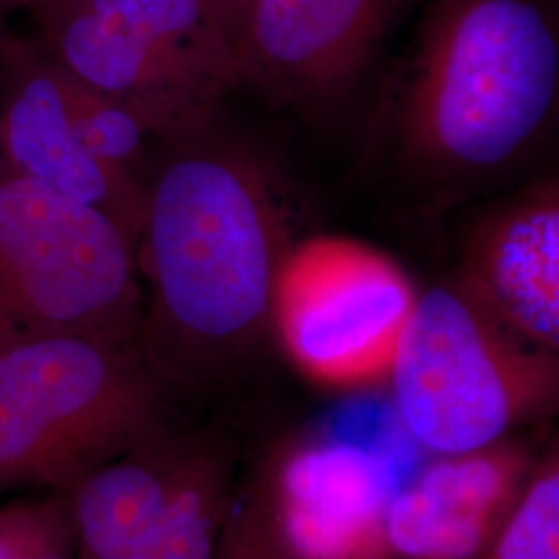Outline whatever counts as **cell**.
Masks as SVG:
<instances>
[{
	"label": "cell",
	"mask_w": 559,
	"mask_h": 559,
	"mask_svg": "<svg viewBox=\"0 0 559 559\" xmlns=\"http://www.w3.org/2000/svg\"><path fill=\"white\" fill-rule=\"evenodd\" d=\"M166 143L145 182L138 265L150 305L140 344L168 390H203L272 323L288 224L267 168L247 150L212 127Z\"/></svg>",
	"instance_id": "1"
},
{
	"label": "cell",
	"mask_w": 559,
	"mask_h": 559,
	"mask_svg": "<svg viewBox=\"0 0 559 559\" xmlns=\"http://www.w3.org/2000/svg\"><path fill=\"white\" fill-rule=\"evenodd\" d=\"M558 96L549 0H429L400 96L402 154L431 180L485 179L533 147Z\"/></svg>",
	"instance_id": "2"
},
{
	"label": "cell",
	"mask_w": 559,
	"mask_h": 559,
	"mask_svg": "<svg viewBox=\"0 0 559 559\" xmlns=\"http://www.w3.org/2000/svg\"><path fill=\"white\" fill-rule=\"evenodd\" d=\"M140 340L27 332L0 321V493L71 491L170 427Z\"/></svg>",
	"instance_id": "3"
},
{
	"label": "cell",
	"mask_w": 559,
	"mask_h": 559,
	"mask_svg": "<svg viewBox=\"0 0 559 559\" xmlns=\"http://www.w3.org/2000/svg\"><path fill=\"white\" fill-rule=\"evenodd\" d=\"M400 427L433 456L512 438L558 408V353L512 332L456 280L419 293L392 362Z\"/></svg>",
	"instance_id": "4"
},
{
	"label": "cell",
	"mask_w": 559,
	"mask_h": 559,
	"mask_svg": "<svg viewBox=\"0 0 559 559\" xmlns=\"http://www.w3.org/2000/svg\"><path fill=\"white\" fill-rule=\"evenodd\" d=\"M27 11L60 69L124 102L154 138L212 127L242 83L237 48L203 0H34Z\"/></svg>",
	"instance_id": "5"
},
{
	"label": "cell",
	"mask_w": 559,
	"mask_h": 559,
	"mask_svg": "<svg viewBox=\"0 0 559 559\" xmlns=\"http://www.w3.org/2000/svg\"><path fill=\"white\" fill-rule=\"evenodd\" d=\"M138 247L100 210L0 179V321L46 334L140 340Z\"/></svg>",
	"instance_id": "6"
},
{
	"label": "cell",
	"mask_w": 559,
	"mask_h": 559,
	"mask_svg": "<svg viewBox=\"0 0 559 559\" xmlns=\"http://www.w3.org/2000/svg\"><path fill=\"white\" fill-rule=\"evenodd\" d=\"M233 471L228 441L162 429L71 489L73 559H214Z\"/></svg>",
	"instance_id": "7"
},
{
	"label": "cell",
	"mask_w": 559,
	"mask_h": 559,
	"mask_svg": "<svg viewBox=\"0 0 559 559\" xmlns=\"http://www.w3.org/2000/svg\"><path fill=\"white\" fill-rule=\"evenodd\" d=\"M417 299L396 261L362 242L318 237L282 261L272 323L307 380L357 392L388 381Z\"/></svg>",
	"instance_id": "8"
},
{
	"label": "cell",
	"mask_w": 559,
	"mask_h": 559,
	"mask_svg": "<svg viewBox=\"0 0 559 559\" xmlns=\"http://www.w3.org/2000/svg\"><path fill=\"white\" fill-rule=\"evenodd\" d=\"M0 147L4 175L100 210L138 247L145 182L104 164L83 145L69 112L64 71L40 41L11 34L0 46Z\"/></svg>",
	"instance_id": "9"
},
{
	"label": "cell",
	"mask_w": 559,
	"mask_h": 559,
	"mask_svg": "<svg viewBox=\"0 0 559 559\" xmlns=\"http://www.w3.org/2000/svg\"><path fill=\"white\" fill-rule=\"evenodd\" d=\"M255 493L293 559H390L392 480L359 448L325 438L293 443Z\"/></svg>",
	"instance_id": "10"
},
{
	"label": "cell",
	"mask_w": 559,
	"mask_h": 559,
	"mask_svg": "<svg viewBox=\"0 0 559 559\" xmlns=\"http://www.w3.org/2000/svg\"><path fill=\"white\" fill-rule=\"evenodd\" d=\"M411 0H255L237 38L242 81L282 100L350 87Z\"/></svg>",
	"instance_id": "11"
},
{
	"label": "cell",
	"mask_w": 559,
	"mask_h": 559,
	"mask_svg": "<svg viewBox=\"0 0 559 559\" xmlns=\"http://www.w3.org/2000/svg\"><path fill=\"white\" fill-rule=\"evenodd\" d=\"M537 459L514 436L433 456L390 500V559H479L514 516Z\"/></svg>",
	"instance_id": "12"
},
{
	"label": "cell",
	"mask_w": 559,
	"mask_h": 559,
	"mask_svg": "<svg viewBox=\"0 0 559 559\" xmlns=\"http://www.w3.org/2000/svg\"><path fill=\"white\" fill-rule=\"evenodd\" d=\"M454 280L512 332L559 353L558 182L489 212L466 240Z\"/></svg>",
	"instance_id": "13"
},
{
	"label": "cell",
	"mask_w": 559,
	"mask_h": 559,
	"mask_svg": "<svg viewBox=\"0 0 559 559\" xmlns=\"http://www.w3.org/2000/svg\"><path fill=\"white\" fill-rule=\"evenodd\" d=\"M64 83L71 120L83 145L104 164L140 179L145 140L154 138L150 127L124 102L83 85L67 71Z\"/></svg>",
	"instance_id": "14"
},
{
	"label": "cell",
	"mask_w": 559,
	"mask_h": 559,
	"mask_svg": "<svg viewBox=\"0 0 559 559\" xmlns=\"http://www.w3.org/2000/svg\"><path fill=\"white\" fill-rule=\"evenodd\" d=\"M479 559H559V454H540L514 516Z\"/></svg>",
	"instance_id": "15"
},
{
	"label": "cell",
	"mask_w": 559,
	"mask_h": 559,
	"mask_svg": "<svg viewBox=\"0 0 559 559\" xmlns=\"http://www.w3.org/2000/svg\"><path fill=\"white\" fill-rule=\"evenodd\" d=\"M71 491L0 506V559H73Z\"/></svg>",
	"instance_id": "16"
},
{
	"label": "cell",
	"mask_w": 559,
	"mask_h": 559,
	"mask_svg": "<svg viewBox=\"0 0 559 559\" xmlns=\"http://www.w3.org/2000/svg\"><path fill=\"white\" fill-rule=\"evenodd\" d=\"M214 20L218 21L224 34L237 48V38L245 21L249 17L255 0H203Z\"/></svg>",
	"instance_id": "17"
},
{
	"label": "cell",
	"mask_w": 559,
	"mask_h": 559,
	"mask_svg": "<svg viewBox=\"0 0 559 559\" xmlns=\"http://www.w3.org/2000/svg\"><path fill=\"white\" fill-rule=\"evenodd\" d=\"M34 0H0V25L4 17L15 9H27Z\"/></svg>",
	"instance_id": "18"
},
{
	"label": "cell",
	"mask_w": 559,
	"mask_h": 559,
	"mask_svg": "<svg viewBox=\"0 0 559 559\" xmlns=\"http://www.w3.org/2000/svg\"><path fill=\"white\" fill-rule=\"evenodd\" d=\"M4 34H7V29H4V25H0V46H2ZM2 177H4V162H2V147H0V179Z\"/></svg>",
	"instance_id": "19"
}]
</instances>
